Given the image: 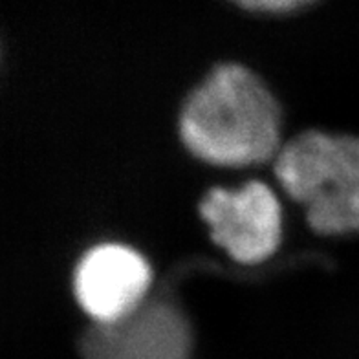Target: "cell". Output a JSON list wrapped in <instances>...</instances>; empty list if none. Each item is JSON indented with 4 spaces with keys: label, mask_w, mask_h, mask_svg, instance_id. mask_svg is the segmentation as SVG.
Wrapping results in <instances>:
<instances>
[{
    "label": "cell",
    "mask_w": 359,
    "mask_h": 359,
    "mask_svg": "<svg viewBox=\"0 0 359 359\" xmlns=\"http://www.w3.org/2000/svg\"><path fill=\"white\" fill-rule=\"evenodd\" d=\"M180 136L211 165H260L283 149L279 104L253 72L220 65L185 101Z\"/></svg>",
    "instance_id": "cell-1"
},
{
    "label": "cell",
    "mask_w": 359,
    "mask_h": 359,
    "mask_svg": "<svg viewBox=\"0 0 359 359\" xmlns=\"http://www.w3.org/2000/svg\"><path fill=\"white\" fill-rule=\"evenodd\" d=\"M273 170L317 233H359V137L299 134L283 145Z\"/></svg>",
    "instance_id": "cell-2"
},
{
    "label": "cell",
    "mask_w": 359,
    "mask_h": 359,
    "mask_svg": "<svg viewBox=\"0 0 359 359\" xmlns=\"http://www.w3.org/2000/svg\"><path fill=\"white\" fill-rule=\"evenodd\" d=\"M200 215L215 244L242 264L269 259L283 238V208L262 182L215 187L200 202Z\"/></svg>",
    "instance_id": "cell-3"
},
{
    "label": "cell",
    "mask_w": 359,
    "mask_h": 359,
    "mask_svg": "<svg viewBox=\"0 0 359 359\" xmlns=\"http://www.w3.org/2000/svg\"><path fill=\"white\" fill-rule=\"evenodd\" d=\"M191 326L167 299H147L112 323H92L81 337L83 359H189Z\"/></svg>",
    "instance_id": "cell-4"
},
{
    "label": "cell",
    "mask_w": 359,
    "mask_h": 359,
    "mask_svg": "<svg viewBox=\"0 0 359 359\" xmlns=\"http://www.w3.org/2000/svg\"><path fill=\"white\" fill-rule=\"evenodd\" d=\"M152 271L142 253L121 244H100L83 255L74 273L79 306L94 323H112L147 301Z\"/></svg>",
    "instance_id": "cell-5"
},
{
    "label": "cell",
    "mask_w": 359,
    "mask_h": 359,
    "mask_svg": "<svg viewBox=\"0 0 359 359\" xmlns=\"http://www.w3.org/2000/svg\"><path fill=\"white\" fill-rule=\"evenodd\" d=\"M242 10L262 11V13H286L304 8L313 0H231Z\"/></svg>",
    "instance_id": "cell-6"
}]
</instances>
